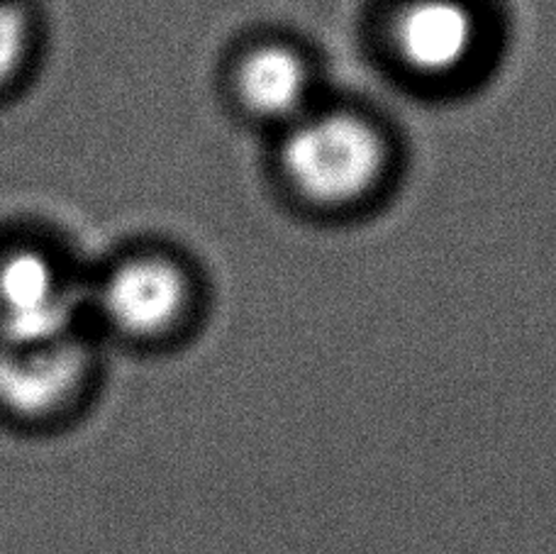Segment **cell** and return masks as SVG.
Returning a JSON list of instances; mask_svg holds the SVG:
<instances>
[{"mask_svg":"<svg viewBox=\"0 0 556 554\" xmlns=\"http://www.w3.org/2000/svg\"><path fill=\"white\" fill-rule=\"evenodd\" d=\"M278 156L286 181L307 203L352 207L379 191L389 174L391 147L364 113L315 105L286 127Z\"/></svg>","mask_w":556,"mask_h":554,"instance_id":"6da1fadb","label":"cell"},{"mask_svg":"<svg viewBox=\"0 0 556 554\" xmlns=\"http://www.w3.org/2000/svg\"><path fill=\"white\" fill-rule=\"evenodd\" d=\"M193 303L191 276L174 256L130 254L96 286L93 305L113 332L132 342H154L186 320Z\"/></svg>","mask_w":556,"mask_h":554,"instance_id":"7a4b0ae2","label":"cell"},{"mask_svg":"<svg viewBox=\"0 0 556 554\" xmlns=\"http://www.w3.org/2000/svg\"><path fill=\"white\" fill-rule=\"evenodd\" d=\"M84 295L37 244L0 252V342H52L78 335Z\"/></svg>","mask_w":556,"mask_h":554,"instance_id":"3957f363","label":"cell"},{"mask_svg":"<svg viewBox=\"0 0 556 554\" xmlns=\"http://www.w3.org/2000/svg\"><path fill=\"white\" fill-rule=\"evenodd\" d=\"M93 376L81 335L52 342H0V411L17 420H52L72 408Z\"/></svg>","mask_w":556,"mask_h":554,"instance_id":"277c9868","label":"cell"},{"mask_svg":"<svg viewBox=\"0 0 556 554\" xmlns=\"http://www.w3.org/2000/svg\"><path fill=\"white\" fill-rule=\"evenodd\" d=\"M483 20L469 0H403L391 23V49L420 81L464 76L483 52Z\"/></svg>","mask_w":556,"mask_h":554,"instance_id":"5b68a950","label":"cell"},{"mask_svg":"<svg viewBox=\"0 0 556 554\" xmlns=\"http://www.w3.org/2000/svg\"><path fill=\"white\" fill-rule=\"evenodd\" d=\"M235 88L242 108L281 130L317 105L315 66L305 52L286 42H264L244 52Z\"/></svg>","mask_w":556,"mask_h":554,"instance_id":"8992f818","label":"cell"},{"mask_svg":"<svg viewBox=\"0 0 556 554\" xmlns=\"http://www.w3.org/2000/svg\"><path fill=\"white\" fill-rule=\"evenodd\" d=\"M35 23L17 0H0V91L17 81L33 54Z\"/></svg>","mask_w":556,"mask_h":554,"instance_id":"52a82bcc","label":"cell"}]
</instances>
